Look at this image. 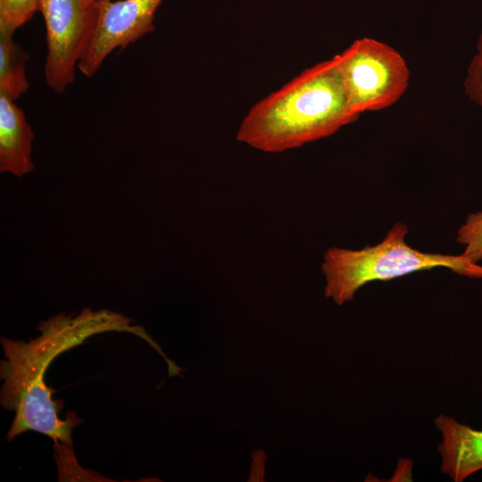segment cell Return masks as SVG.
Returning a JSON list of instances; mask_svg holds the SVG:
<instances>
[{"instance_id":"cell-8","label":"cell","mask_w":482,"mask_h":482,"mask_svg":"<svg viewBox=\"0 0 482 482\" xmlns=\"http://www.w3.org/2000/svg\"><path fill=\"white\" fill-rule=\"evenodd\" d=\"M0 95V171L15 177L31 172L35 134L21 108Z\"/></svg>"},{"instance_id":"cell-1","label":"cell","mask_w":482,"mask_h":482,"mask_svg":"<svg viewBox=\"0 0 482 482\" xmlns=\"http://www.w3.org/2000/svg\"><path fill=\"white\" fill-rule=\"evenodd\" d=\"M129 318L107 309L84 308L78 315L59 313L42 321L40 336L28 342L1 337L5 360L1 362L4 381L0 403L14 411L6 440L29 430L49 436L54 443L72 445L73 428L81 422L74 412L64 420L58 417L62 401H54L53 389L45 382L51 362L61 353L83 344L88 337L110 331L128 332L145 340L163 359L169 358L143 327Z\"/></svg>"},{"instance_id":"cell-7","label":"cell","mask_w":482,"mask_h":482,"mask_svg":"<svg viewBox=\"0 0 482 482\" xmlns=\"http://www.w3.org/2000/svg\"><path fill=\"white\" fill-rule=\"evenodd\" d=\"M435 424L442 434L437 451L443 474L454 482H461L482 470V430L444 414L435 420Z\"/></svg>"},{"instance_id":"cell-6","label":"cell","mask_w":482,"mask_h":482,"mask_svg":"<svg viewBox=\"0 0 482 482\" xmlns=\"http://www.w3.org/2000/svg\"><path fill=\"white\" fill-rule=\"evenodd\" d=\"M162 0H98V18L89 46L78 69L92 77L116 48L124 49L154 30Z\"/></svg>"},{"instance_id":"cell-2","label":"cell","mask_w":482,"mask_h":482,"mask_svg":"<svg viewBox=\"0 0 482 482\" xmlns=\"http://www.w3.org/2000/svg\"><path fill=\"white\" fill-rule=\"evenodd\" d=\"M359 117L332 57L254 104L241 121L237 139L262 152L278 153L329 137Z\"/></svg>"},{"instance_id":"cell-10","label":"cell","mask_w":482,"mask_h":482,"mask_svg":"<svg viewBox=\"0 0 482 482\" xmlns=\"http://www.w3.org/2000/svg\"><path fill=\"white\" fill-rule=\"evenodd\" d=\"M39 0H0V34L13 35L38 11Z\"/></svg>"},{"instance_id":"cell-9","label":"cell","mask_w":482,"mask_h":482,"mask_svg":"<svg viewBox=\"0 0 482 482\" xmlns=\"http://www.w3.org/2000/svg\"><path fill=\"white\" fill-rule=\"evenodd\" d=\"M12 37L0 34V95L16 101L29 89L26 75L29 54Z\"/></svg>"},{"instance_id":"cell-11","label":"cell","mask_w":482,"mask_h":482,"mask_svg":"<svg viewBox=\"0 0 482 482\" xmlns=\"http://www.w3.org/2000/svg\"><path fill=\"white\" fill-rule=\"evenodd\" d=\"M456 239L464 245L462 253L472 262L482 261V211L469 214L458 229Z\"/></svg>"},{"instance_id":"cell-5","label":"cell","mask_w":482,"mask_h":482,"mask_svg":"<svg viewBox=\"0 0 482 482\" xmlns=\"http://www.w3.org/2000/svg\"><path fill=\"white\" fill-rule=\"evenodd\" d=\"M46 24V85L62 93L75 80L76 69L92 40L98 0H39Z\"/></svg>"},{"instance_id":"cell-3","label":"cell","mask_w":482,"mask_h":482,"mask_svg":"<svg viewBox=\"0 0 482 482\" xmlns=\"http://www.w3.org/2000/svg\"><path fill=\"white\" fill-rule=\"evenodd\" d=\"M408 227L396 222L384 239L359 250L331 247L321 265L325 295L337 305L352 301L357 290L369 282L390 280L412 272L445 267L456 274L482 278V265L465 254L424 253L405 240Z\"/></svg>"},{"instance_id":"cell-12","label":"cell","mask_w":482,"mask_h":482,"mask_svg":"<svg viewBox=\"0 0 482 482\" xmlns=\"http://www.w3.org/2000/svg\"><path fill=\"white\" fill-rule=\"evenodd\" d=\"M463 87L468 98L482 107V30L477 38L474 54L466 71Z\"/></svg>"},{"instance_id":"cell-4","label":"cell","mask_w":482,"mask_h":482,"mask_svg":"<svg viewBox=\"0 0 482 482\" xmlns=\"http://www.w3.org/2000/svg\"><path fill=\"white\" fill-rule=\"evenodd\" d=\"M333 58L350 106L358 115L393 105L407 90V62L398 51L384 42L359 38Z\"/></svg>"}]
</instances>
